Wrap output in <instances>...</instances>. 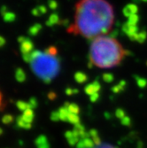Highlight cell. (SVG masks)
Wrapping results in <instances>:
<instances>
[{
    "label": "cell",
    "mask_w": 147,
    "mask_h": 148,
    "mask_svg": "<svg viewBox=\"0 0 147 148\" xmlns=\"http://www.w3.org/2000/svg\"><path fill=\"white\" fill-rule=\"evenodd\" d=\"M46 143H48V140H47V138H46L45 136H44V135L39 136V137L36 139V141H35V144H36V146L42 145L46 144Z\"/></svg>",
    "instance_id": "cell-21"
},
{
    "label": "cell",
    "mask_w": 147,
    "mask_h": 148,
    "mask_svg": "<svg viewBox=\"0 0 147 148\" xmlns=\"http://www.w3.org/2000/svg\"><path fill=\"white\" fill-rule=\"evenodd\" d=\"M126 85H127L126 81L122 80V81H121V82H120L117 85L113 86V87H112V90H113V93H119V92H121V91L124 90Z\"/></svg>",
    "instance_id": "cell-15"
},
{
    "label": "cell",
    "mask_w": 147,
    "mask_h": 148,
    "mask_svg": "<svg viewBox=\"0 0 147 148\" xmlns=\"http://www.w3.org/2000/svg\"><path fill=\"white\" fill-rule=\"evenodd\" d=\"M51 120L53 121V122H58V121H59V112L58 111H55V112L51 113Z\"/></svg>",
    "instance_id": "cell-32"
},
{
    "label": "cell",
    "mask_w": 147,
    "mask_h": 148,
    "mask_svg": "<svg viewBox=\"0 0 147 148\" xmlns=\"http://www.w3.org/2000/svg\"><path fill=\"white\" fill-rule=\"evenodd\" d=\"M5 39L3 36H0V47L4 46V45H5Z\"/></svg>",
    "instance_id": "cell-44"
},
{
    "label": "cell",
    "mask_w": 147,
    "mask_h": 148,
    "mask_svg": "<svg viewBox=\"0 0 147 148\" xmlns=\"http://www.w3.org/2000/svg\"><path fill=\"white\" fill-rule=\"evenodd\" d=\"M3 134V130H2V128H0V136H1Z\"/></svg>",
    "instance_id": "cell-46"
},
{
    "label": "cell",
    "mask_w": 147,
    "mask_h": 148,
    "mask_svg": "<svg viewBox=\"0 0 147 148\" xmlns=\"http://www.w3.org/2000/svg\"><path fill=\"white\" fill-rule=\"evenodd\" d=\"M102 78L104 80V82L105 83H107V84H111L113 82V80H114V76L113 74L111 73H105L103 75H102Z\"/></svg>",
    "instance_id": "cell-20"
},
{
    "label": "cell",
    "mask_w": 147,
    "mask_h": 148,
    "mask_svg": "<svg viewBox=\"0 0 147 148\" xmlns=\"http://www.w3.org/2000/svg\"><path fill=\"white\" fill-rule=\"evenodd\" d=\"M79 92V90L77 89H71V88H66L65 90V93L66 94V95L68 96H71V95H74V94H77Z\"/></svg>",
    "instance_id": "cell-30"
},
{
    "label": "cell",
    "mask_w": 147,
    "mask_h": 148,
    "mask_svg": "<svg viewBox=\"0 0 147 148\" xmlns=\"http://www.w3.org/2000/svg\"><path fill=\"white\" fill-rule=\"evenodd\" d=\"M122 12H123V15H124L125 17H128V18H129V16L132 15V12H131V11L129 10V8L128 7V5H126V6L123 8Z\"/></svg>",
    "instance_id": "cell-33"
},
{
    "label": "cell",
    "mask_w": 147,
    "mask_h": 148,
    "mask_svg": "<svg viewBox=\"0 0 147 148\" xmlns=\"http://www.w3.org/2000/svg\"><path fill=\"white\" fill-rule=\"evenodd\" d=\"M3 17H4V21L5 22H12L16 19V15L12 12H7Z\"/></svg>",
    "instance_id": "cell-19"
},
{
    "label": "cell",
    "mask_w": 147,
    "mask_h": 148,
    "mask_svg": "<svg viewBox=\"0 0 147 148\" xmlns=\"http://www.w3.org/2000/svg\"><path fill=\"white\" fill-rule=\"evenodd\" d=\"M13 116L12 114H5L3 117H2V123L4 124H9L11 123H12L13 121Z\"/></svg>",
    "instance_id": "cell-25"
},
{
    "label": "cell",
    "mask_w": 147,
    "mask_h": 148,
    "mask_svg": "<svg viewBox=\"0 0 147 148\" xmlns=\"http://www.w3.org/2000/svg\"><path fill=\"white\" fill-rule=\"evenodd\" d=\"M118 34H119L118 29H115V30H113V32H111V33H110L109 36H110V37H112V38H114V37L118 36Z\"/></svg>",
    "instance_id": "cell-40"
},
{
    "label": "cell",
    "mask_w": 147,
    "mask_h": 148,
    "mask_svg": "<svg viewBox=\"0 0 147 148\" xmlns=\"http://www.w3.org/2000/svg\"><path fill=\"white\" fill-rule=\"evenodd\" d=\"M42 54V52L40 51H38V50H35V51H33L32 52H31V55H32V58H33V60H36V59H37L40 55Z\"/></svg>",
    "instance_id": "cell-35"
},
{
    "label": "cell",
    "mask_w": 147,
    "mask_h": 148,
    "mask_svg": "<svg viewBox=\"0 0 147 148\" xmlns=\"http://www.w3.org/2000/svg\"><path fill=\"white\" fill-rule=\"evenodd\" d=\"M146 65H147V62H146Z\"/></svg>",
    "instance_id": "cell-49"
},
{
    "label": "cell",
    "mask_w": 147,
    "mask_h": 148,
    "mask_svg": "<svg viewBox=\"0 0 147 148\" xmlns=\"http://www.w3.org/2000/svg\"><path fill=\"white\" fill-rule=\"evenodd\" d=\"M62 24H63L64 26H66V27H69V26H68V25H69V21H68V20H64L63 22H62Z\"/></svg>",
    "instance_id": "cell-45"
},
{
    "label": "cell",
    "mask_w": 147,
    "mask_h": 148,
    "mask_svg": "<svg viewBox=\"0 0 147 148\" xmlns=\"http://www.w3.org/2000/svg\"><path fill=\"white\" fill-rule=\"evenodd\" d=\"M126 56L124 50L115 38L98 36L90 45V61L98 68L111 69L118 66Z\"/></svg>",
    "instance_id": "cell-2"
},
{
    "label": "cell",
    "mask_w": 147,
    "mask_h": 148,
    "mask_svg": "<svg viewBox=\"0 0 147 148\" xmlns=\"http://www.w3.org/2000/svg\"><path fill=\"white\" fill-rule=\"evenodd\" d=\"M34 50V44L29 38H27L26 41L21 44V53H28L31 52Z\"/></svg>",
    "instance_id": "cell-7"
},
{
    "label": "cell",
    "mask_w": 147,
    "mask_h": 148,
    "mask_svg": "<svg viewBox=\"0 0 147 148\" xmlns=\"http://www.w3.org/2000/svg\"><path fill=\"white\" fill-rule=\"evenodd\" d=\"M128 22L129 24H132V25H137L139 21V16L138 14H132L131 16H129L128 18Z\"/></svg>",
    "instance_id": "cell-24"
},
{
    "label": "cell",
    "mask_w": 147,
    "mask_h": 148,
    "mask_svg": "<svg viewBox=\"0 0 147 148\" xmlns=\"http://www.w3.org/2000/svg\"><path fill=\"white\" fill-rule=\"evenodd\" d=\"M16 125L19 128H22V129H25V130H29L32 127L31 123H27L24 122L22 117H21V115L17 117V119H16Z\"/></svg>",
    "instance_id": "cell-14"
},
{
    "label": "cell",
    "mask_w": 147,
    "mask_h": 148,
    "mask_svg": "<svg viewBox=\"0 0 147 148\" xmlns=\"http://www.w3.org/2000/svg\"><path fill=\"white\" fill-rule=\"evenodd\" d=\"M122 123L125 126H129L130 125V119L128 116H125L124 118L122 119Z\"/></svg>",
    "instance_id": "cell-36"
},
{
    "label": "cell",
    "mask_w": 147,
    "mask_h": 148,
    "mask_svg": "<svg viewBox=\"0 0 147 148\" xmlns=\"http://www.w3.org/2000/svg\"><path fill=\"white\" fill-rule=\"evenodd\" d=\"M48 6L51 10H55V9L58 8L59 5H58V2L56 1V0H49V1H48Z\"/></svg>",
    "instance_id": "cell-29"
},
{
    "label": "cell",
    "mask_w": 147,
    "mask_h": 148,
    "mask_svg": "<svg viewBox=\"0 0 147 148\" xmlns=\"http://www.w3.org/2000/svg\"><path fill=\"white\" fill-rule=\"evenodd\" d=\"M115 115H116L117 118L121 119V120L126 116V115H125V112H124L122 109H117L116 112H115Z\"/></svg>",
    "instance_id": "cell-31"
},
{
    "label": "cell",
    "mask_w": 147,
    "mask_h": 148,
    "mask_svg": "<svg viewBox=\"0 0 147 148\" xmlns=\"http://www.w3.org/2000/svg\"><path fill=\"white\" fill-rule=\"evenodd\" d=\"M101 90V84L98 82V81H94L89 84H87L84 87V91L88 95L91 96L95 93H98V91Z\"/></svg>",
    "instance_id": "cell-4"
},
{
    "label": "cell",
    "mask_w": 147,
    "mask_h": 148,
    "mask_svg": "<svg viewBox=\"0 0 147 148\" xmlns=\"http://www.w3.org/2000/svg\"><path fill=\"white\" fill-rule=\"evenodd\" d=\"M38 9H39L40 12H41V14H45L47 12V8L45 7V5H39Z\"/></svg>",
    "instance_id": "cell-38"
},
{
    "label": "cell",
    "mask_w": 147,
    "mask_h": 148,
    "mask_svg": "<svg viewBox=\"0 0 147 148\" xmlns=\"http://www.w3.org/2000/svg\"><path fill=\"white\" fill-rule=\"evenodd\" d=\"M26 39H27V37H25V36H21L18 37V41H19L20 44H22L23 42L26 41Z\"/></svg>",
    "instance_id": "cell-43"
},
{
    "label": "cell",
    "mask_w": 147,
    "mask_h": 148,
    "mask_svg": "<svg viewBox=\"0 0 147 148\" xmlns=\"http://www.w3.org/2000/svg\"><path fill=\"white\" fill-rule=\"evenodd\" d=\"M59 112V120L63 121V122H66L68 121V110L66 106H62L58 110Z\"/></svg>",
    "instance_id": "cell-13"
},
{
    "label": "cell",
    "mask_w": 147,
    "mask_h": 148,
    "mask_svg": "<svg viewBox=\"0 0 147 148\" xmlns=\"http://www.w3.org/2000/svg\"><path fill=\"white\" fill-rule=\"evenodd\" d=\"M0 102H1V95H0Z\"/></svg>",
    "instance_id": "cell-48"
},
{
    "label": "cell",
    "mask_w": 147,
    "mask_h": 148,
    "mask_svg": "<svg viewBox=\"0 0 147 148\" xmlns=\"http://www.w3.org/2000/svg\"><path fill=\"white\" fill-rule=\"evenodd\" d=\"M21 117H22V119H23V121L25 123H31L34 121V118H35V114H34L33 109L29 108V109H27L26 111H24Z\"/></svg>",
    "instance_id": "cell-8"
},
{
    "label": "cell",
    "mask_w": 147,
    "mask_h": 148,
    "mask_svg": "<svg viewBox=\"0 0 147 148\" xmlns=\"http://www.w3.org/2000/svg\"><path fill=\"white\" fill-rule=\"evenodd\" d=\"M16 106H17V107H18V109H19L20 111H21V112H24V111H26L27 109L30 108V106H29V103L24 102V101H21V100L17 101Z\"/></svg>",
    "instance_id": "cell-18"
},
{
    "label": "cell",
    "mask_w": 147,
    "mask_h": 148,
    "mask_svg": "<svg viewBox=\"0 0 147 148\" xmlns=\"http://www.w3.org/2000/svg\"><path fill=\"white\" fill-rule=\"evenodd\" d=\"M64 106H66V108H68V112L70 114H79L80 113V107L75 104V103H68V102H66L64 104Z\"/></svg>",
    "instance_id": "cell-10"
},
{
    "label": "cell",
    "mask_w": 147,
    "mask_h": 148,
    "mask_svg": "<svg viewBox=\"0 0 147 148\" xmlns=\"http://www.w3.org/2000/svg\"><path fill=\"white\" fill-rule=\"evenodd\" d=\"M22 59L28 63L33 62V58L31 55V52H28V53H22Z\"/></svg>",
    "instance_id": "cell-26"
},
{
    "label": "cell",
    "mask_w": 147,
    "mask_h": 148,
    "mask_svg": "<svg viewBox=\"0 0 147 148\" xmlns=\"http://www.w3.org/2000/svg\"><path fill=\"white\" fill-rule=\"evenodd\" d=\"M122 29L129 37L135 34L139 33V29L137 25H132V24H129V22H126L122 26Z\"/></svg>",
    "instance_id": "cell-5"
},
{
    "label": "cell",
    "mask_w": 147,
    "mask_h": 148,
    "mask_svg": "<svg viewBox=\"0 0 147 148\" xmlns=\"http://www.w3.org/2000/svg\"><path fill=\"white\" fill-rule=\"evenodd\" d=\"M75 22L68 32L95 39L108 34L114 21L113 6L106 0H81L76 4Z\"/></svg>",
    "instance_id": "cell-1"
},
{
    "label": "cell",
    "mask_w": 147,
    "mask_h": 148,
    "mask_svg": "<svg viewBox=\"0 0 147 148\" xmlns=\"http://www.w3.org/2000/svg\"><path fill=\"white\" fill-rule=\"evenodd\" d=\"M33 61H36L33 65L34 72L46 84H49L59 71V61L55 56L42 53Z\"/></svg>",
    "instance_id": "cell-3"
},
{
    "label": "cell",
    "mask_w": 147,
    "mask_h": 148,
    "mask_svg": "<svg viewBox=\"0 0 147 148\" xmlns=\"http://www.w3.org/2000/svg\"><path fill=\"white\" fill-rule=\"evenodd\" d=\"M147 38V32L146 31H141L138 33V36H137V42L140 43V44H144L145 42V40Z\"/></svg>",
    "instance_id": "cell-23"
},
{
    "label": "cell",
    "mask_w": 147,
    "mask_h": 148,
    "mask_svg": "<svg viewBox=\"0 0 147 148\" xmlns=\"http://www.w3.org/2000/svg\"><path fill=\"white\" fill-rule=\"evenodd\" d=\"M75 80L76 83L83 84L88 81V75L82 71H78L75 74Z\"/></svg>",
    "instance_id": "cell-9"
},
{
    "label": "cell",
    "mask_w": 147,
    "mask_h": 148,
    "mask_svg": "<svg viewBox=\"0 0 147 148\" xmlns=\"http://www.w3.org/2000/svg\"><path fill=\"white\" fill-rule=\"evenodd\" d=\"M41 29H42V25L39 23H36V24L33 25L32 27H30V29H29V34L32 36H35L39 33V31Z\"/></svg>",
    "instance_id": "cell-16"
},
{
    "label": "cell",
    "mask_w": 147,
    "mask_h": 148,
    "mask_svg": "<svg viewBox=\"0 0 147 148\" xmlns=\"http://www.w3.org/2000/svg\"><path fill=\"white\" fill-rule=\"evenodd\" d=\"M48 98H49L50 99H51V100L55 99V98H56V94H55V92H53V91L49 92V94H48Z\"/></svg>",
    "instance_id": "cell-41"
},
{
    "label": "cell",
    "mask_w": 147,
    "mask_h": 148,
    "mask_svg": "<svg viewBox=\"0 0 147 148\" xmlns=\"http://www.w3.org/2000/svg\"><path fill=\"white\" fill-rule=\"evenodd\" d=\"M82 148H111V147L107 144L101 143L99 145H96L95 146H93V147H82Z\"/></svg>",
    "instance_id": "cell-34"
},
{
    "label": "cell",
    "mask_w": 147,
    "mask_h": 148,
    "mask_svg": "<svg viewBox=\"0 0 147 148\" xmlns=\"http://www.w3.org/2000/svg\"><path fill=\"white\" fill-rule=\"evenodd\" d=\"M127 5L129 8V10L131 11L132 14H137V12H138V6L136 4H129Z\"/></svg>",
    "instance_id": "cell-27"
},
{
    "label": "cell",
    "mask_w": 147,
    "mask_h": 148,
    "mask_svg": "<svg viewBox=\"0 0 147 148\" xmlns=\"http://www.w3.org/2000/svg\"><path fill=\"white\" fill-rule=\"evenodd\" d=\"M26 73L21 69H17L15 71V79L19 83H24L26 81Z\"/></svg>",
    "instance_id": "cell-12"
},
{
    "label": "cell",
    "mask_w": 147,
    "mask_h": 148,
    "mask_svg": "<svg viewBox=\"0 0 147 148\" xmlns=\"http://www.w3.org/2000/svg\"><path fill=\"white\" fill-rule=\"evenodd\" d=\"M29 105L30 106L31 109H35L38 106V102H37V99L36 98H30V99L29 100Z\"/></svg>",
    "instance_id": "cell-28"
},
{
    "label": "cell",
    "mask_w": 147,
    "mask_h": 148,
    "mask_svg": "<svg viewBox=\"0 0 147 148\" xmlns=\"http://www.w3.org/2000/svg\"><path fill=\"white\" fill-rule=\"evenodd\" d=\"M44 53L49 54L51 56H56L58 54V49L54 46H51L44 51Z\"/></svg>",
    "instance_id": "cell-22"
},
{
    "label": "cell",
    "mask_w": 147,
    "mask_h": 148,
    "mask_svg": "<svg viewBox=\"0 0 147 148\" xmlns=\"http://www.w3.org/2000/svg\"><path fill=\"white\" fill-rule=\"evenodd\" d=\"M141 1H143V2H147V0H141Z\"/></svg>",
    "instance_id": "cell-47"
},
{
    "label": "cell",
    "mask_w": 147,
    "mask_h": 148,
    "mask_svg": "<svg viewBox=\"0 0 147 148\" xmlns=\"http://www.w3.org/2000/svg\"><path fill=\"white\" fill-rule=\"evenodd\" d=\"M7 8H6V6L5 5H3L2 7H1V9H0V12H1V13H2V14H3V16L5 14V13L7 12Z\"/></svg>",
    "instance_id": "cell-42"
},
{
    "label": "cell",
    "mask_w": 147,
    "mask_h": 148,
    "mask_svg": "<svg viewBox=\"0 0 147 148\" xmlns=\"http://www.w3.org/2000/svg\"><path fill=\"white\" fill-rule=\"evenodd\" d=\"M65 137L70 145H75L78 144L80 140H81V138L77 135L76 132L74 130L72 131H66L65 134Z\"/></svg>",
    "instance_id": "cell-6"
},
{
    "label": "cell",
    "mask_w": 147,
    "mask_h": 148,
    "mask_svg": "<svg viewBox=\"0 0 147 148\" xmlns=\"http://www.w3.org/2000/svg\"><path fill=\"white\" fill-rule=\"evenodd\" d=\"M60 21H59V15L57 14V13H51V14L50 15V17H49V19H48V21H46V26H48V27H52L53 25H56V24H58V23H59Z\"/></svg>",
    "instance_id": "cell-11"
},
{
    "label": "cell",
    "mask_w": 147,
    "mask_h": 148,
    "mask_svg": "<svg viewBox=\"0 0 147 148\" xmlns=\"http://www.w3.org/2000/svg\"><path fill=\"white\" fill-rule=\"evenodd\" d=\"M32 14L34 16H40V15H42L41 12H40V11H39V9H38V7H36V8H34L32 10Z\"/></svg>",
    "instance_id": "cell-39"
},
{
    "label": "cell",
    "mask_w": 147,
    "mask_h": 148,
    "mask_svg": "<svg viewBox=\"0 0 147 148\" xmlns=\"http://www.w3.org/2000/svg\"><path fill=\"white\" fill-rule=\"evenodd\" d=\"M135 79H136V82H137V84L139 88L141 89H144L147 86V78L145 77H141V76H138V75H135L134 76Z\"/></svg>",
    "instance_id": "cell-17"
},
{
    "label": "cell",
    "mask_w": 147,
    "mask_h": 148,
    "mask_svg": "<svg viewBox=\"0 0 147 148\" xmlns=\"http://www.w3.org/2000/svg\"><path fill=\"white\" fill-rule=\"evenodd\" d=\"M99 99V94L98 93H95V94H93V95L90 96V99L92 103H94V102H97L98 99Z\"/></svg>",
    "instance_id": "cell-37"
}]
</instances>
